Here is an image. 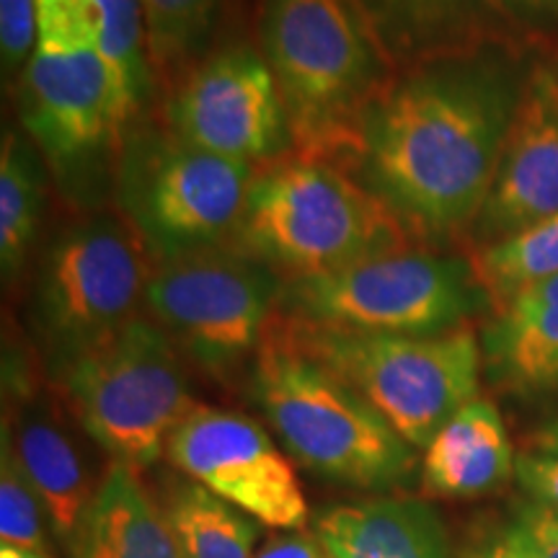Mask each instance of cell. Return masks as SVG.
<instances>
[{"label": "cell", "instance_id": "obj_1", "mask_svg": "<svg viewBox=\"0 0 558 558\" xmlns=\"http://www.w3.org/2000/svg\"><path fill=\"white\" fill-rule=\"evenodd\" d=\"M520 86L488 47L399 70L339 166L418 248L442 246L473 228L492 192Z\"/></svg>", "mask_w": 558, "mask_h": 558}, {"label": "cell", "instance_id": "obj_2", "mask_svg": "<svg viewBox=\"0 0 558 558\" xmlns=\"http://www.w3.org/2000/svg\"><path fill=\"white\" fill-rule=\"evenodd\" d=\"M259 52L288 111L292 150L333 163L399 73L354 0H262Z\"/></svg>", "mask_w": 558, "mask_h": 558}, {"label": "cell", "instance_id": "obj_3", "mask_svg": "<svg viewBox=\"0 0 558 558\" xmlns=\"http://www.w3.org/2000/svg\"><path fill=\"white\" fill-rule=\"evenodd\" d=\"M233 246L269 264L284 282L418 248L347 169L295 150L256 169Z\"/></svg>", "mask_w": 558, "mask_h": 558}, {"label": "cell", "instance_id": "obj_4", "mask_svg": "<svg viewBox=\"0 0 558 558\" xmlns=\"http://www.w3.org/2000/svg\"><path fill=\"white\" fill-rule=\"evenodd\" d=\"M251 390L300 465L337 484L388 488L411 476L414 448L333 369L271 320L254 354Z\"/></svg>", "mask_w": 558, "mask_h": 558}, {"label": "cell", "instance_id": "obj_5", "mask_svg": "<svg viewBox=\"0 0 558 558\" xmlns=\"http://www.w3.org/2000/svg\"><path fill=\"white\" fill-rule=\"evenodd\" d=\"M292 344L349 383L411 448L478 399L484 349L469 324L432 337L324 329L275 316Z\"/></svg>", "mask_w": 558, "mask_h": 558}, {"label": "cell", "instance_id": "obj_6", "mask_svg": "<svg viewBox=\"0 0 558 558\" xmlns=\"http://www.w3.org/2000/svg\"><path fill=\"white\" fill-rule=\"evenodd\" d=\"M54 373L81 429L132 471L166 456L171 432L197 407L177 344L143 316L62 362Z\"/></svg>", "mask_w": 558, "mask_h": 558}, {"label": "cell", "instance_id": "obj_7", "mask_svg": "<svg viewBox=\"0 0 558 558\" xmlns=\"http://www.w3.org/2000/svg\"><path fill=\"white\" fill-rule=\"evenodd\" d=\"M256 169L173 137L166 124L137 122L114 169L117 209L153 264L233 243Z\"/></svg>", "mask_w": 558, "mask_h": 558}, {"label": "cell", "instance_id": "obj_8", "mask_svg": "<svg viewBox=\"0 0 558 558\" xmlns=\"http://www.w3.org/2000/svg\"><path fill=\"white\" fill-rule=\"evenodd\" d=\"M478 300L471 259L409 248L288 279L277 313L324 329L432 337L463 326Z\"/></svg>", "mask_w": 558, "mask_h": 558}, {"label": "cell", "instance_id": "obj_9", "mask_svg": "<svg viewBox=\"0 0 558 558\" xmlns=\"http://www.w3.org/2000/svg\"><path fill=\"white\" fill-rule=\"evenodd\" d=\"M153 267L120 209H90L47 243L32 279L29 308L54 369L135 318Z\"/></svg>", "mask_w": 558, "mask_h": 558}, {"label": "cell", "instance_id": "obj_10", "mask_svg": "<svg viewBox=\"0 0 558 558\" xmlns=\"http://www.w3.org/2000/svg\"><path fill=\"white\" fill-rule=\"evenodd\" d=\"M284 279L233 243L153 267L143 308L177 349L213 375L259 352Z\"/></svg>", "mask_w": 558, "mask_h": 558}, {"label": "cell", "instance_id": "obj_11", "mask_svg": "<svg viewBox=\"0 0 558 558\" xmlns=\"http://www.w3.org/2000/svg\"><path fill=\"white\" fill-rule=\"evenodd\" d=\"M21 130L68 192L83 190L107 160L117 169L124 124L96 47H37L16 81Z\"/></svg>", "mask_w": 558, "mask_h": 558}, {"label": "cell", "instance_id": "obj_12", "mask_svg": "<svg viewBox=\"0 0 558 558\" xmlns=\"http://www.w3.org/2000/svg\"><path fill=\"white\" fill-rule=\"evenodd\" d=\"M173 137L254 169L292 153L288 111L264 54L230 45L207 54L166 94Z\"/></svg>", "mask_w": 558, "mask_h": 558}, {"label": "cell", "instance_id": "obj_13", "mask_svg": "<svg viewBox=\"0 0 558 558\" xmlns=\"http://www.w3.org/2000/svg\"><path fill=\"white\" fill-rule=\"evenodd\" d=\"M166 458L262 525L300 530L308 522L295 469L254 418L197 403L171 432Z\"/></svg>", "mask_w": 558, "mask_h": 558}, {"label": "cell", "instance_id": "obj_14", "mask_svg": "<svg viewBox=\"0 0 558 558\" xmlns=\"http://www.w3.org/2000/svg\"><path fill=\"white\" fill-rule=\"evenodd\" d=\"M558 213V65L535 62L522 78L512 122L473 235L476 248L512 239Z\"/></svg>", "mask_w": 558, "mask_h": 558}, {"label": "cell", "instance_id": "obj_15", "mask_svg": "<svg viewBox=\"0 0 558 558\" xmlns=\"http://www.w3.org/2000/svg\"><path fill=\"white\" fill-rule=\"evenodd\" d=\"M3 442L45 505L54 535L73 546L99 486L94 488L65 414L45 396H29L13 414L11 427L3 424Z\"/></svg>", "mask_w": 558, "mask_h": 558}, {"label": "cell", "instance_id": "obj_16", "mask_svg": "<svg viewBox=\"0 0 558 558\" xmlns=\"http://www.w3.org/2000/svg\"><path fill=\"white\" fill-rule=\"evenodd\" d=\"M396 70L488 47L497 16L486 0H354Z\"/></svg>", "mask_w": 558, "mask_h": 558}, {"label": "cell", "instance_id": "obj_17", "mask_svg": "<svg viewBox=\"0 0 558 558\" xmlns=\"http://www.w3.org/2000/svg\"><path fill=\"white\" fill-rule=\"evenodd\" d=\"M316 538L331 558H450L435 509L407 497L326 507L316 518Z\"/></svg>", "mask_w": 558, "mask_h": 558}, {"label": "cell", "instance_id": "obj_18", "mask_svg": "<svg viewBox=\"0 0 558 558\" xmlns=\"http://www.w3.org/2000/svg\"><path fill=\"white\" fill-rule=\"evenodd\" d=\"M505 418L488 399H473L424 448L422 481L445 499H476L514 471Z\"/></svg>", "mask_w": 558, "mask_h": 558}, {"label": "cell", "instance_id": "obj_19", "mask_svg": "<svg viewBox=\"0 0 558 558\" xmlns=\"http://www.w3.org/2000/svg\"><path fill=\"white\" fill-rule=\"evenodd\" d=\"M484 354L501 386L520 393L558 386V275L527 284L494 311Z\"/></svg>", "mask_w": 558, "mask_h": 558}, {"label": "cell", "instance_id": "obj_20", "mask_svg": "<svg viewBox=\"0 0 558 558\" xmlns=\"http://www.w3.org/2000/svg\"><path fill=\"white\" fill-rule=\"evenodd\" d=\"M70 548L73 558H184L163 507L122 463L109 465Z\"/></svg>", "mask_w": 558, "mask_h": 558}, {"label": "cell", "instance_id": "obj_21", "mask_svg": "<svg viewBox=\"0 0 558 558\" xmlns=\"http://www.w3.org/2000/svg\"><path fill=\"white\" fill-rule=\"evenodd\" d=\"M47 205V163L24 130H5L0 150V269L5 284L24 275Z\"/></svg>", "mask_w": 558, "mask_h": 558}, {"label": "cell", "instance_id": "obj_22", "mask_svg": "<svg viewBox=\"0 0 558 558\" xmlns=\"http://www.w3.org/2000/svg\"><path fill=\"white\" fill-rule=\"evenodd\" d=\"M184 558H256L259 520L228 505L197 481H179L163 501Z\"/></svg>", "mask_w": 558, "mask_h": 558}, {"label": "cell", "instance_id": "obj_23", "mask_svg": "<svg viewBox=\"0 0 558 558\" xmlns=\"http://www.w3.org/2000/svg\"><path fill=\"white\" fill-rule=\"evenodd\" d=\"M96 52L107 68L117 107L130 132L156 90L140 0H94Z\"/></svg>", "mask_w": 558, "mask_h": 558}, {"label": "cell", "instance_id": "obj_24", "mask_svg": "<svg viewBox=\"0 0 558 558\" xmlns=\"http://www.w3.org/2000/svg\"><path fill=\"white\" fill-rule=\"evenodd\" d=\"M469 259L492 308H501L514 292L558 275V213L512 239L473 248Z\"/></svg>", "mask_w": 558, "mask_h": 558}, {"label": "cell", "instance_id": "obj_25", "mask_svg": "<svg viewBox=\"0 0 558 558\" xmlns=\"http://www.w3.org/2000/svg\"><path fill=\"white\" fill-rule=\"evenodd\" d=\"M140 5L153 81L169 94L199 62L197 54L213 29L220 0H140Z\"/></svg>", "mask_w": 558, "mask_h": 558}, {"label": "cell", "instance_id": "obj_26", "mask_svg": "<svg viewBox=\"0 0 558 558\" xmlns=\"http://www.w3.org/2000/svg\"><path fill=\"white\" fill-rule=\"evenodd\" d=\"M45 518V505L21 471L13 450L3 442V456H0V541L11 548L47 554Z\"/></svg>", "mask_w": 558, "mask_h": 558}, {"label": "cell", "instance_id": "obj_27", "mask_svg": "<svg viewBox=\"0 0 558 558\" xmlns=\"http://www.w3.org/2000/svg\"><path fill=\"white\" fill-rule=\"evenodd\" d=\"M37 47L73 50L96 47L94 0H37Z\"/></svg>", "mask_w": 558, "mask_h": 558}, {"label": "cell", "instance_id": "obj_28", "mask_svg": "<svg viewBox=\"0 0 558 558\" xmlns=\"http://www.w3.org/2000/svg\"><path fill=\"white\" fill-rule=\"evenodd\" d=\"M37 0H0V62L5 81L16 83L37 52Z\"/></svg>", "mask_w": 558, "mask_h": 558}, {"label": "cell", "instance_id": "obj_29", "mask_svg": "<svg viewBox=\"0 0 558 558\" xmlns=\"http://www.w3.org/2000/svg\"><path fill=\"white\" fill-rule=\"evenodd\" d=\"M501 538L518 558H558V507L530 499Z\"/></svg>", "mask_w": 558, "mask_h": 558}, {"label": "cell", "instance_id": "obj_30", "mask_svg": "<svg viewBox=\"0 0 558 558\" xmlns=\"http://www.w3.org/2000/svg\"><path fill=\"white\" fill-rule=\"evenodd\" d=\"M514 473L533 501L558 507V458L543 452H527L514 463Z\"/></svg>", "mask_w": 558, "mask_h": 558}, {"label": "cell", "instance_id": "obj_31", "mask_svg": "<svg viewBox=\"0 0 558 558\" xmlns=\"http://www.w3.org/2000/svg\"><path fill=\"white\" fill-rule=\"evenodd\" d=\"M256 558H331L329 550L320 546L316 533L288 530V533L269 535L256 550Z\"/></svg>", "mask_w": 558, "mask_h": 558}, {"label": "cell", "instance_id": "obj_32", "mask_svg": "<svg viewBox=\"0 0 558 558\" xmlns=\"http://www.w3.org/2000/svg\"><path fill=\"white\" fill-rule=\"evenodd\" d=\"M486 5L501 24H514L522 29L558 16V0H486Z\"/></svg>", "mask_w": 558, "mask_h": 558}, {"label": "cell", "instance_id": "obj_33", "mask_svg": "<svg viewBox=\"0 0 558 558\" xmlns=\"http://www.w3.org/2000/svg\"><path fill=\"white\" fill-rule=\"evenodd\" d=\"M535 448H538V452H543V456L558 458V422L548 424V427H543L538 432V437H535Z\"/></svg>", "mask_w": 558, "mask_h": 558}, {"label": "cell", "instance_id": "obj_34", "mask_svg": "<svg viewBox=\"0 0 558 558\" xmlns=\"http://www.w3.org/2000/svg\"><path fill=\"white\" fill-rule=\"evenodd\" d=\"M471 558H518V556H514L512 550H509V546L505 543V538H499V541H494L492 546L481 548L478 554H473Z\"/></svg>", "mask_w": 558, "mask_h": 558}, {"label": "cell", "instance_id": "obj_35", "mask_svg": "<svg viewBox=\"0 0 558 558\" xmlns=\"http://www.w3.org/2000/svg\"><path fill=\"white\" fill-rule=\"evenodd\" d=\"M0 558H50L47 554H39V550H24V548H0Z\"/></svg>", "mask_w": 558, "mask_h": 558}]
</instances>
